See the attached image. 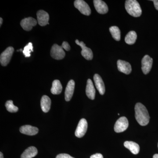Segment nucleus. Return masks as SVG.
<instances>
[{
	"mask_svg": "<svg viewBox=\"0 0 158 158\" xmlns=\"http://www.w3.org/2000/svg\"><path fill=\"white\" fill-rule=\"evenodd\" d=\"M135 116L136 120L140 125H147L149 123L150 116L146 108L141 103H138L135 106Z\"/></svg>",
	"mask_w": 158,
	"mask_h": 158,
	"instance_id": "obj_1",
	"label": "nucleus"
},
{
	"mask_svg": "<svg viewBox=\"0 0 158 158\" xmlns=\"http://www.w3.org/2000/svg\"><path fill=\"white\" fill-rule=\"evenodd\" d=\"M126 10L130 15L135 17L141 16L142 10L138 1L136 0H127L125 2Z\"/></svg>",
	"mask_w": 158,
	"mask_h": 158,
	"instance_id": "obj_2",
	"label": "nucleus"
},
{
	"mask_svg": "<svg viewBox=\"0 0 158 158\" xmlns=\"http://www.w3.org/2000/svg\"><path fill=\"white\" fill-rule=\"evenodd\" d=\"M14 52V48L12 47H9L1 54L0 56L1 65L3 66H7L8 65L10 62Z\"/></svg>",
	"mask_w": 158,
	"mask_h": 158,
	"instance_id": "obj_3",
	"label": "nucleus"
},
{
	"mask_svg": "<svg viewBox=\"0 0 158 158\" xmlns=\"http://www.w3.org/2000/svg\"><path fill=\"white\" fill-rule=\"evenodd\" d=\"M75 7L82 14L89 15L91 14V10L88 4L83 0H76L74 3Z\"/></svg>",
	"mask_w": 158,
	"mask_h": 158,
	"instance_id": "obj_4",
	"label": "nucleus"
},
{
	"mask_svg": "<svg viewBox=\"0 0 158 158\" xmlns=\"http://www.w3.org/2000/svg\"><path fill=\"white\" fill-rule=\"evenodd\" d=\"M129 126V122L126 117L123 116L118 118L114 125V129L116 133H121L126 131Z\"/></svg>",
	"mask_w": 158,
	"mask_h": 158,
	"instance_id": "obj_5",
	"label": "nucleus"
},
{
	"mask_svg": "<svg viewBox=\"0 0 158 158\" xmlns=\"http://www.w3.org/2000/svg\"><path fill=\"white\" fill-rule=\"evenodd\" d=\"M51 56L54 59L61 60L65 57V54L62 46L54 44L51 48Z\"/></svg>",
	"mask_w": 158,
	"mask_h": 158,
	"instance_id": "obj_6",
	"label": "nucleus"
},
{
	"mask_svg": "<svg viewBox=\"0 0 158 158\" xmlns=\"http://www.w3.org/2000/svg\"><path fill=\"white\" fill-rule=\"evenodd\" d=\"M88 129V123L85 118H82L79 121L75 135L77 138H81L85 135Z\"/></svg>",
	"mask_w": 158,
	"mask_h": 158,
	"instance_id": "obj_7",
	"label": "nucleus"
},
{
	"mask_svg": "<svg viewBox=\"0 0 158 158\" xmlns=\"http://www.w3.org/2000/svg\"><path fill=\"white\" fill-rule=\"evenodd\" d=\"M153 63V59L148 55L143 57L141 61V69L144 74H147L150 72Z\"/></svg>",
	"mask_w": 158,
	"mask_h": 158,
	"instance_id": "obj_8",
	"label": "nucleus"
},
{
	"mask_svg": "<svg viewBox=\"0 0 158 158\" xmlns=\"http://www.w3.org/2000/svg\"><path fill=\"white\" fill-rule=\"evenodd\" d=\"M76 43L78 45L80 46L82 48L81 55L85 59L88 60H91L93 59V54L91 49L88 48L85 45L83 41L80 42L78 40H75Z\"/></svg>",
	"mask_w": 158,
	"mask_h": 158,
	"instance_id": "obj_9",
	"label": "nucleus"
},
{
	"mask_svg": "<svg viewBox=\"0 0 158 158\" xmlns=\"http://www.w3.org/2000/svg\"><path fill=\"white\" fill-rule=\"evenodd\" d=\"M37 21L32 17L26 18L21 21L20 25L23 29L26 31H30L37 25Z\"/></svg>",
	"mask_w": 158,
	"mask_h": 158,
	"instance_id": "obj_10",
	"label": "nucleus"
},
{
	"mask_svg": "<svg viewBox=\"0 0 158 158\" xmlns=\"http://www.w3.org/2000/svg\"><path fill=\"white\" fill-rule=\"evenodd\" d=\"M37 22L40 26L43 27L49 24L48 23L49 15L46 11L42 10H39L37 12Z\"/></svg>",
	"mask_w": 158,
	"mask_h": 158,
	"instance_id": "obj_11",
	"label": "nucleus"
},
{
	"mask_svg": "<svg viewBox=\"0 0 158 158\" xmlns=\"http://www.w3.org/2000/svg\"><path fill=\"white\" fill-rule=\"evenodd\" d=\"M94 8L98 13L104 14L107 13L109 9L107 5L102 0H94L93 1Z\"/></svg>",
	"mask_w": 158,
	"mask_h": 158,
	"instance_id": "obj_12",
	"label": "nucleus"
},
{
	"mask_svg": "<svg viewBox=\"0 0 158 158\" xmlns=\"http://www.w3.org/2000/svg\"><path fill=\"white\" fill-rule=\"evenodd\" d=\"M117 64L118 70L121 72L126 74H129L131 72V66L129 62L123 60H118Z\"/></svg>",
	"mask_w": 158,
	"mask_h": 158,
	"instance_id": "obj_13",
	"label": "nucleus"
},
{
	"mask_svg": "<svg viewBox=\"0 0 158 158\" xmlns=\"http://www.w3.org/2000/svg\"><path fill=\"white\" fill-rule=\"evenodd\" d=\"M94 80L96 88L100 94L103 95L105 93V86L101 77L98 74H95L94 76Z\"/></svg>",
	"mask_w": 158,
	"mask_h": 158,
	"instance_id": "obj_14",
	"label": "nucleus"
},
{
	"mask_svg": "<svg viewBox=\"0 0 158 158\" xmlns=\"http://www.w3.org/2000/svg\"><path fill=\"white\" fill-rule=\"evenodd\" d=\"M75 82L71 80L68 82L65 89V98L67 102L69 101L71 99L74 91Z\"/></svg>",
	"mask_w": 158,
	"mask_h": 158,
	"instance_id": "obj_15",
	"label": "nucleus"
},
{
	"mask_svg": "<svg viewBox=\"0 0 158 158\" xmlns=\"http://www.w3.org/2000/svg\"><path fill=\"white\" fill-rule=\"evenodd\" d=\"M19 131L20 132L23 134L32 136L37 134L39 130L37 127L27 125L23 126L20 128Z\"/></svg>",
	"mask_w": 158,
	"mask_h": 158,
	"instance_id": "obj_16",
	"label": "nucleus"
},
{
	"mask_svg": "<svg viewBox=\"0 0 158 158\" xmlns=\"http://www.w3.org/2000/svg\"><path fill=\"white\" fill-rule=\"evenodd\" d=\"M86 93L87 96L90 99L94 100L95 98V89L94 86L93 82L90 79H88L87 81Z\"/></svg>",
	"mask_w": 158,
	"mask_h": 158,
	"instance_id": "obj_17",
	"label": "nucleus"
},
{
	"mask_svg": "<svg viewBox=\"0 0 158 158\" xmlns=\"http://www.w3.org/2000/svg\"><path fill=\"white\" fill-rule=\"evenodd\" d=\"M51 106V99L47 95H44L40 101L41 109L44 113H48L50 110Z\"/></svg>",
	"mask_w": 158,
	"mask_h": 158,
	"instance_id": "obj_18",
	"label": "nucleus"
},
{
	"mask_svg": "<svg viewBox=\"0 0 158 158\" xmlns=\"http://www.w3.org/2000/svg\"><path fill=\"white\" fill-rule=\"evenodd\" d=\"M125 147L129 150L133 154H138L140 152V147L137 143L131 141H126L124 143Z\"/></svg>",
	"mask_w": 158,
	"mask_h": 158,
	"instance_id": "obj_19",
	"label": "nucleus"
},
{
	"mask_svg": "<svg viewBox=\"0 0 158 158\" xmlns=\"http://www.w3.org/2000/svg\"><path fill=\"white\" fill-rule=\"evenodd\" d=\"M37 150L36 148L31 146L24 151L21 158H32L35 157L37 154Z\"/></svg>",
	"mask_w": 158,
	"mask_h": 158,
	"instance_id": "obj_20",
	"label": "nucleus"
},
{
	"mask_svg": "<svg viewBox=\"0 0 158 158\" xmlns=\"http://www.w3.org/2000/svg\"><path fill=\"white\" fill-rule=\"evenodd\" d=\"M62 85L59 80H56L53 81L51 89L52 93L53 94H59L62 92Z\"/></svg>",
	"mask_w": 158,
	"mask_h": 158,
	"instance_id": "obj_21",
	"label": "nucleus"
},
{
	"mask_svg": "<svg viewBox=\"0 0 158 158\" xmlns=\"http://www.w3.org/2000/svg\"><path fill=\"white\" fill-rule=\"evenodd\" d=\"M137 38V35L136 32L134 31H131L127 34L125 38V41L127 44L131 45L135 43Z\"/></svg>",
	"mask_w": 158,
	"mask_h": 158,
	"instance_id": "obj_22",
	"label": "nucleus"
},
{
	"mask_svg": "<svg viewBox=\"0 0 158 158\" xmlns=\"http://www.w3.org/2000/svg\"><path fill=\"white\" fill-rule=\"evenodd\" d=\"M110 31L113 39L116 41H119L121 38V34L119 28L116 26L110 27Z\"/></svg>",
	"mask_w": 158,
	"mask_h": 158,
	"instance_id": "obj_23",
	"label": "nucleus"
},
{
	"mask_svg": "<svg viewBox=\"0 0 158 158\" xmlns=\"http://www.w3.org/2000/svg\"><path fill=\"white\" fill-rule=\"evenodd\" d=\"M5 106L7 110L10 113H16L18 111V108L16 106H14L12 101H8L6 102Z\"/></svg>",
	"mask_w": 158,
	"mask_h": 158,
	"instance_id": "obj_24",
	"label": "nucleus"
},
{
	"mask_svg": "<svg viewBox=\"0 0 158 158\" xmlns=\"http://www.w3.org/2000/svg\"><path fill=\"white\" fill-rule=\"evenodd\" d=\"M33 46L32 43L30 42L25 47L23 50V54L26 58L31 57V53L33 52Z\"/></svg>",
	"mask_w": 158,
	"mask_h": 158,
	"instance_id": "obj_25",
	"label": "nucleus"
},
{
	"mask_svg": "<svg viewBox=\"0 0 158 158\" xmlns=\"http://www.w3.org/2000/svg\"><path fill=\"white\" fill-rule=\"evenodd\" d=\"M62 48L64 49L65 50L69 51L70 50V46L68 42L66 41H64L62 44Z\"/></svg>",
	"mask_w": 158,
	"mask_h": 158,
	"instance_id": "obj_26",
	"label": "nucleus"
},
{
	"mask_svg": "<svg viewBox=\"0 0 158 158\" xmlns=\"http://www.w3.org/2000/svg\"><path fill=\"white\" fill-rule=\"evenodd\" d=\"M56 158H74L67 154H60L57 156Z\"/></svg>",
	"mask_w": 158,
	"mask_h": 158,
	"instance_id": "obj_27",
	"label": "nucleus"
},
{
	"mask_svg": "<svg viewBox=\"0 0 158 158\" xmlns=\"http://www.w3.org/2000/svg\"><path fill=\"white\" fill-rule=\"evenodd\" d=\"M90 158H103V156L100 153H96L90 157Z\"/></svg>",
	"mask_w": 158,
	"mask_h": 158,
	"instance_id": "obj_28",
	"label": "nucleus"
},
{
	"mask_svg": "<svg viewBox=\"0 0 158 158\" xmlns=\"http://www.w3.org/2000/svg\"><path fill=\"white\" fill-rule=\"evenodd\" d=\"M152 1L153 2L156 9L158 11V0H153V1Z\"/></svg>",
	"mask_w": 158,
	"mask_h": 158,
	"instance_id": "obj_29",
	"label": "nucleus"
},
{
	"mask_svg": "<svg viewBox=\"0 0 158 158\" xmlns=\"http://www.w3.org/2000/svg\"><path fill=\"white\" fill-rule=\"evenodd\" d=\"M3 23V19H2V18H0V26L2 25V24Z\"/></svg>",
	"mask_w": 158,
	"mask_h": 158,
	"instance_id": "obj_30",
	"label": "nucleus"
},
{
	"mask_svg": "<svg viewBox=\"0 0 158 158\" xmlns=\"http://www.w3.org/2000/svg\"><path fill=\"white\" fill-rule=\"evenodd\" d=\"M153 158H158V154H155L153 156Z\"/></svg>",
	"mask_w": 158,
	"mask_h": 158,
	"instance_id": "obj_31",
	"label": "nucleus"
},
{
	"mask_svg": "<svg viewBox=\"0 0 158 158\" xmlns=\"http://www.w3.org/2000/svg\"><path fill=\"white\" fill-rule=\"evenodd\" d=\"M0 158H4L3 154L2 153V152H0Z\"/></svg>",
	"mask_w": 158,
	"mask_h": 158,
	"instance_id": "obj_32",
	"label": "nucleus"
},
{
	"mask_svg": "<svg viewBox=\"0 0 158 158\" xmlns=\"http://www.w3.org/2000/svg\"></svg>",
	"mask_w": 158,
	"mask_h": 158,
	"instance_id": "obj_33",
	"label": "nucleus"
}]
</instances>
